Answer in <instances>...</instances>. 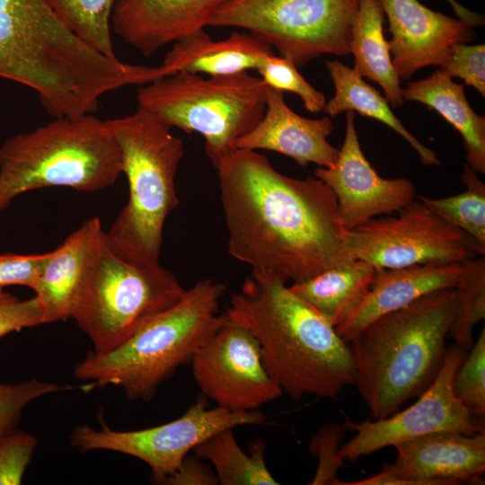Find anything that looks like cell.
<instances>
[{"label":"cell","instance_id":"cell-31","mask_svg":"<svg viewBox=\"0 0 485 485\" xmlns=\"http://www.w3.org/2000/svg\"><path fill=\"white\" fill-rule=\"evenodd\" d=\"M453 392L476 418L485 415V329L458 366L453 379Z\"/></svg>","mask_w":485,"mask_h":485},{"label":"cell","instance_id":"cell-16","mask_svg":"<svg viewBox=\"0 0 485 485\" xmlns=\"http://www.w3.org/2000/svg\"><path fill=\"white\" fill-rule=\"evenodd\" d=\"M388 18L392 61L400 79L447 61L454 44L472 37V25L435 12L418 0H379Z\"/></svg>","mask_w":485,"mask_h":485},{"label":"cell","instance_id":"cell-38","mask_svg":"<svg viewBox=\"0 0 485 485\" xmlns=\"http://www.w3.org/2000/svg\"><path fill=\"white\" fill-rule=\"evenodd\" d=\"M49 254H0V287L19 285L34 289Z\"/></svg>","mask_w":485,"mask_h":485},{"label":"cell","instance_id":"cell-2","mask_svg":"<svg viewBox=\"0 0 485 485\" xmlns=\"http://www.w3.org/2000/svg\"><path fill=\"white\" fill-rule=\"evenodd\" d=\"M286 282L251 270L225 314L255 337L268 374L291 400L335 399L356 382L350 347Z\"/></svg>","mask_w":485,"mask_h":485},{"label":"cell","instance_id":"cell-22","mask_svg":"<svg viewBox=\"0 0 485 485\" xmlns=\"http://www.w3.org/2000/svg\"><path fill=\"white\" fill-rule=\"evenodd\" d=\"M103 233L100 218H89L50 251L33 289L48 323L71 318L79 283Z\"/></svg>","mask_w":485,"mask_h":485},{"label":"cell","instance_id":"cell-24","mask_svg":"<svg viewBox=\"0 0 485 485\" xmlns=\"http://www.w3.org/2000/svg\"><path fill=\"white\" fill-rule=\"evenodd\" d=\"M384 13L379 0H359L350 25L349 53L354 69L380 85L393 108L404 103L401 79L393 66L388 41L384 36Z\"/></svg>","mask_w":485,"mask_h":485},{"label":"cell","instance_id":"cell-23","mask_svg":"<svg viewBox=\"0 0 485 485\" xmlns=\"http://www.w3.org/2000/svg\"><path fill=\"white\" fill-rule=\"evenodd\" d=\"M401 94L404 101L423 103L448 121L463 137L466 163L485 173V118L471 108L463 84L438 68L426 79L408 83Z\"/></svg>","mask_w":485,"mask_h":485},{"label":"cell","instance_id":"cell-25","mask_svg":"<svg viewBox=\"0 0 485 485\" xmlns=\"http://www.w3.org/2000/svg\"><path fill=\"white\" fill-rule=\"evenodd\" d=\"M375 273L372 265L355 260L288 287L335 328L358 305Z\"/></svg>","mask_w":485,"mask_h":485},{"label":"cell","instance_id":"cell-18","mask_svg":"<svg viewBox=\"0 0 485 485\" xmlns=\"http://www.w3.org/2000/svg\"><path fill=\"white\" fill-rule=\"evenodd\" d=\"M229 0H117L114 32L143 56L203 30Z\"/></svg>","mask_w":485,"mask_h":485},{"label":"cell","instance_id":"cell-4","mask_svg":"<svg viewBox=\"0 0 485 485\" xmlns=\"http://www.w3.org/2000/svg\"><path fill=\"white\" fill-rule=\"evenodd\" d=\"M225 286L198 281L172 307L158 313L119 347L107 354L93 350L75 367L87 386H119L129 400H151L159 385L190 363L200 346L225 321L219 302Z\"/></svg>","mask_w":485,"mask_h":485},{"label":"cell","instance_id":"cell-10","mask_svg":"<svg viewBox=\"0 0 485 485\" xmlns=\"http://www.w3.org/2000/svg\"><path fill=\"white\" fill-rule=\"evenodd\" d=\"M358 1L229 0L209 26L242 29L299 66L322 55L349 54Z\"/></svg>","mask_w":485,"mask_h":485},{"label":"cell","instance_id":"cell-17","mask_svg":"<svg viewBox=\"0 0 485 485\" xmlns=\"http://www.w3.org/2000/svg\"><path fill=\"white\" fill-rule=\"evenodd\" d=\"M398 455L384 469L412 485H454L481 481L485 472V433L441 431L394 446Z\"/></svg>","mask_w":485,"mask_h":485},{"label":"cell","instance_id":"cell-12","mask_svg":"<svg viewBox=\"0 0 485 485\" xmlns=\"http://www.w3.org/2000/svg\"><path fill=\"white\" fill-rule=\"evenodd\" d=\"M265 421V415L259 410L208 408L205 399L200 398L178 419L153 428L118 431L107 427L95 429L78 426L71 433L70 444L83 453L108 450L136 457L150 467L152 481L163 484L184 457L212 435Z\"/></svg>","mask_w":485,"mask_h":485},{"label":"cell","instance_id":"cell-1","mask_svg":"<svg viewBox=\"0 0 485 485\" xmlns=\"http://www.w3.org/2000/svg\"><path fill=\"white\" fill-rule=\"evenodd\" d=\"M216 169L228 253L251 270L299 283L355 260L336 197L320 179L286 176L246 149Z\"/></svg>","mask_w":485,"mask_h":485},{"label":"cell","instance_id":"cell-21","mask_svg":"<svg viewBox=\"0 0 485 485\" xmlns=\"http://www.w3.org/2000/svg\"><path fill=\"white\" fill-rule=\"evenodd\" d=\"M270 53L271 46L248 31L215 40L203 29L174 42L163 65L173 74L222 76L257 70Z\"/></svg>","mask_w":485,"mask_h":485},{"label":"cell","instance_id":"cell-19","mask_svg":"<svg viewBox=\"0 0 485 485\" xmlns=\"http://www.w3.org/2000/svg\"><path fill=\"white\" fill-rule=\"evenodd\" d=\"M332 130L331 118L302 117L287 106L283 92L266 85L265 112L254 128L236 141L235 147L278 152L302 167L315 163L329 168L335 164L340 153L328 141Z\"/></svg>","mask_w":485,"mask_h":485},{"label":"cell","instance_id":"cell-27","mask_svg":"<svg viewBox=\"0 0 485 485\" xmlns=\"http://www.w3.org/2000/svg\"><path fill=\"white\" fill-rule=\"evenodd\" d=\"M265 443L255 439L246 454L239 446L233 428L219 431L193 449L194 454L209 461L215 469L218 484L278 485L265 461Z\"/></svg>","mask_w":485,"mask_h":485},{"label":"cell","instance_id":"cell-26","mask_svg":"<svg viewBox=\"0 0 485 485\" xmlns=\"http://www.w3.org/2000/svg\"><path fill=\"white\" fill-rule=\"evenodd\" d=\"M326 67L335 87V94L326 102L323 109L330 118L352 110L377 119L405 138L418 153L424 165H440L441 163L435 152L422 145L404 128L392 111L386 99L365 82L354 68L338 60L327 61Z\"/></svg>","mask_w":485,"mask_h":485},{"label":"cell","instance_id":"cell-14","mask_svg":"<svg viewBox=\"0 0 485 485\" xmlns=\"http://www.w3.org/2000/svg\"><path fill=\"white\" fill-rule=\"evenodd\" d=\"M190 363L197 384L216 406L254 410L283 394L263 365L255 337L227 318Z\"/></svg>","mask_w":485,"mask_h":485},{"label":"cell","instance_id":"cell-34","mask_svg":"<svg viewBox=\"0 0 485 485\" xmlns=\"http://www.w3.org/2000/svg\"><path fill=\"white\" fill-rule=\"evenodd\" d=\"M343 425L334 423L322 426L312 436L309 450L318 458V467L312 485H342L337 473L343 465V461L338 456L341 440L345 436Z\"/></svg>","mask_w":485,"mask_h":485},{"label":"cell","instance_id":"cell-11","mask_svg":"<svg viewBox=\"0 0 485 485\" xmlns=\"http://www.w3.org/2000/svg\"><path fill=\"white\" fill-rule=\"evenodd\" d=\"M347 248L354 260L375 269L461 263L485 255V248L472 236L420 200H413L396 216L372 218L348 230Z\"/></svg>","mask_w":485,"mask_h":485},{"label":"cell","instance_id":"cell-13","mask_svg":"<svg viewBox=\"0 0 485 485\" xmlns=\"http://www.w3.org/2000/svg\"><path fill=\"white\" fill-rule=\"evenodd\" d=\"M466 353L454 344L447 348L436 378L409 408L383 419L362 422L348 419L343 427L355 436L340 445L338 456L343 462H355L384 447L441 431L485 433L481 419L473 416L453 392L454 375Z\"/></svg>","mask_w":485,"mask_h":485},{"label":"cell","instance_id":"cell-40","mask_svg":"<svg viewBox=\"0 0 485 485\" xmlns=\"http://www.w3.org/2000/svg\"><path fill=\"white\" fill-rule=\"evenodd\" d=\"M452 7L454 8V12L458 16L462 15L465 12V8H463L460 4L456 3L454 0H447Z\"/></svg>","mask_w":485,"mask_h":485},{"label":"cell","instance_id":"cell-33","mask_svg":"<svg viewBox=\"0 0 485 485\" xmlns=\"http://www.w3.org/2000/svg\"><path fill=\"white\" fill-rule=\"evenodd\" d=\"M66 388L36 378L18 384H4L0 381V442L16 428L22 410L29 403Z\"/></svg>","mask_w":485,"mask_h":485},{"label":"cell","instance_id":"cell-20","mask_svg":"<svg viewBox=\"0 0 485 485\" xmlns=\"http://www.w3.org/2000/svg\"><path fill=\"white\" fill-rule=\"evenodd\" d=\"M461 263H426L403 268L376 269L373 281L355 310L335 327L347 342L375 319L399 310L419 297L454 288Z\"/></svg>","mask_w":485,"mask_h":485},{"label":"cell","instance_id":"cell-30","mask_svg":"<svg viewBox=\"0 0 485 485\" xmlns=\"http://www.w3.org/2000/svg\"><path fill=\"white\" fill-rule=\"evenodd\" d=\"M461 181L465 190L451 197L430 198L419 196L428 207L451 225L460 228L485 248V185L467 163Z\"/></svg>","mask_w":485,"mask_h":485},{"label":"cell","instance_id":"cell-6","mask_svg":"<svg viewBox=\"0 0 485 485\" xmlns=\"http://www.w3.org/2000/svg\"><path fill=\"white\" fill-rule=\"evenodd\" d=\"M103 63V56L70 31L46 0H0V77L36 91L49 115L77 105Z\"/></svg>","mask_w":485,"mask_h":485},{"label":"cell","instance_id":"cell-29","mask_svg":"<svg viewBox=\"0 0 485 485\" xmlns=\"http://www.w3.org/2000/svg\"><path fill=\"white\" fill-rule=\"evenodd\" d=\"M61 22L86 45L117 58L110 36V17L117 0H46Z\"/></svg>","mask_w":485,"mask_h":485},{"label":"cell","instance_id":"cell-35","mask_svg":"<svg viewBox=\"0 0 485 485\" xmlns=\"http://www.w3.org/2000/svg\"><path fill=\"white\" fill-rule=\"evenodd\" d=\"M38 440L31 434L14 428L0 442V485H19Z\"/></svg>","mask_w":485,"mask_h":485},{"label":"cell","instance_id":"cell-7","mask_svg":"<svg viewBox=\"0 0 485 485\" xmlns=\"http://www.w3.org/2000/svg\"><path fill=\"white\" fill-rule=\"evenodd\" d=\"M122 172L121 150L107 120L93 114L55 118L0 146V212L30 190L94 192L112 186Z\"/></svg>","mask_w":485,"mask_h":485},{"label":"cell","instance_id":"cell-3","mask_svg":"<svg viewBox=\"0 0 485 485\" xmlns=\"http://www.w3.org/2000/svg\"><path fill=\"white\" fill-rule=\"evenodd\" d=\"M454 288L430 292L384 314L351 340L357 391L373 419L398 411L436 378L446 352Z\"/></svg>","mask_w":485,"mask_h":485},{"label":"cell","instance_id":"cell-32","mask_svg":"<svg viewBox=\"0 0 485 485\" xmlns=\"http://www.w3.org/2000/svg\"><path fill=\"white\" fill-rule=\"evenodd\" d=\"M256 71L269 87L297 94L304 108L311 113L323 110L326 104L323 93L311 85L288 58L270 53Z\"/></svg>","mask_w":485,"mask_h":485},{"label":"cell","instance_id":"cell-36","mask_svg":"<svg viewBox=\"0 0 485 485\" xmlns=\"http://www.w3.org/2000/svg\"><path fill=\"white\" fill-rule=\"evenodd\" d=\"M439 68L450 77H459L485 96V46L484 44H454L449 58Z\"/></svg>","mask_w":485,"mask_h":485},{"label":"cell","instance_id":"cell-28","mask_svg":"<svg viewBox=\"0 0 485 485\" xmlns=\"http://www.w3.org/2000/svg\"><path fill=\"white\" fill-rule=\"evenodd\" d=\"M461 267L448 338L468 352L474 343L473 329L485 317V257L466 260Z\"/></svg>","mask_w":485,"mask_h":485},{"label":"cell","instance_id":"cell-9","mask_svg":"<svg viewBox=\"0 0 485 485\" xmlns=\"http://www.w3.org/2000/svg\"><path fill=\"white\" fill-rule=\"evenodd\" d=\"M137 101L171 128L200 134L216 168L262 118L266 84L249 72L207 77L176 72L138 87Z\"/></svg>","mask_w":485,"mask_h":485},{"label":"cell","instance_id":"cell-8","mask_svg":"<svg viewBox=\"0 0 485 485\" xmlns=\"http://www.w3.org/2000/svg\"><path fill=\"white\" fill-rule=\"evenodd\" d=\"M185 291L160 263L139 265L121 258L104 231L79 283L71 318L93 342V351L107 354L180 301Z\"/></svg>","mask_w":485,"mask_h":485},{"label":"cell","instance_id":"cell-37","mask_svg":"<svg viewBox=\"0 0 485 485\" xmlns=\"http://www.w3.org/2000/svg\"><path fill=\"white\" fill-rule=\"evenodd\" d=\"M44 323H48L46 313L35 296L21 300L0 287V339Z\"/></svg>","mask_w":485,"mask_h":485},{"label":"cell","instance_id":"cell-5","mask_svg":"<svg viewBox=\"0 0 485 485\" xmlns=\"http://www.w3.org/2000/svg\"><path fill=\"white\" fill-rule=\"evenodd\" d=\"M122 154L128 198L105 231L110 248L139 265L160 263L164 223L178 207L175 177L184 154L181 138L153 114L137 108L107 120Z\"/></svg>","mask_w":485,"mask_h":485},{"label":"cell","instance_id":"cell-15","mask_svg":"<svg viewBox=\"0 0 485 485\" xmlns=\"http://www.w3.org/2000/svg\"><path fill=\"white\" fill-rule=\"evenodd\" d=\"M355 112L346 111V131L332 167H318L314 176L333 191L345 227L352 229L379 215L398 212L416 195L406 178L384 179L366 158L355 128Z\"/></svg>","mask_w":485,"mask_h":485},{"label":"cell","instance_id":"cell-39","mask_svg":"<svg viewBox=\"0 0 485 485\" xmlns=\"http://www.w3.org/2000/svg\"><path fill=\"white\" fill-rule=\"evenodd\" d=\"M163 484L168 485H216L217 477L202 459L187 454L174 472Z\"/></svg>","mask_w":485,"mask_h":485}]
</instances>
